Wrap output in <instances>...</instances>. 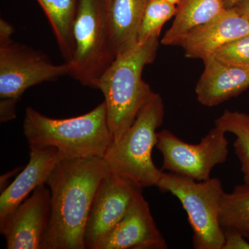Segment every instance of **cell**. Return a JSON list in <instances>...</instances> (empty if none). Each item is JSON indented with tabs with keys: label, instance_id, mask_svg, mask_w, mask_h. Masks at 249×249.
Listing matches in <instances>:
<instances>
[{
	"label": "cell",
	"instance_id": "6da1fadb",
	"mask_svg": "<svg viewBox=\"0 0 249 249\" xmlns=\"http://www.w3.org/2000/svg\"><path fill=\"white\" fill-rule=\"evenodd\" d=\"M109 172L103 157L59 162L46 182L51 214L41 249H85V229L93 196Z\"/></svg>",
	"mask_w": 249,
	"mask_h": 249
},
{
	"label": "cell",
	"instance_id": "7a4b0ae2",
	"mask_svg": "<svg viewBox=\"0 0 249 249\" xmlns=\"http://www.w3.org/2000/svg\"><path fill=\"white\" fill-rule=\"evenodd\" d=\"M23 131L29 146L55 147L62 160L104 157L114 142L105 101L83 115L64 119L27 107Z\"/></svg>",
	"mask_w": 249,
	"mask_h": 249
},
{
	"label": "cell",
	"instance_id": "3957f363",
	"mask_svg": "<svg viewBox=\"0 0 249 249\" xmlns=\"http://www.w3.org/2000/svg\"><path fill=\"white\" fill-rule=\"evenodd\" d=\"M158 46L159 39L137 42L116 56L98 81L114 142L132 126L154 93L142 73L144 67L153 62Z\"/></svg>",
	"mask_w": 249,
	"mask_h": 249
},
{
	"label": "cell",
	"instance_id": "277c9868",
	"mask_svg": "<svg viewBox=\"0 0 249 249\" xmlns=\"http://www.w3.org/2000/svg\"><path fill=\"white\" fill-rule=\"evenodd\" d=\"M164 114L163 99L154 92L134 124L111 143L103 157L111 173L130 180L142 189L157 186L163 170L156 166L152 153Z\"/></svg>",
	"mask_w": 249,
	"mask_h": 249
},
{
	"label": "cell",
	"instance_id": "5b68a950",
	"mask_svg": "<svg viewBox=\"0 0 249 249\" xmlns=\"http://www.w3.org/2000/svg\"><path fill=\"white\" fill-rule=\"evenodd\" d=\"M74 53L70 76L80 84L97 89L100 78L116 55L111 41L104 0H79L73 27Z\"/></svg>",
	"mask_w": 249,
	"mask_h": 249
},
{
	"label": "cell",
	"instance_id": "8992f818",
	"mask_svg": "<svg viewBox=\"0 0 249 249\" xmlns=\"http://www.w3.org/2000/svg\"><path fill=\"white\" fill-rule=\"evenodd\" d=\"M157 188L178 198L188 215L196 249H222L224 230L219 222L226 192L215 178L197 181L169 172H163Z\"/></svg>",
	"mask_w": 249,
	"mask_h": 249
},
{
	"label": "cell",
	"instance_id": "52a82bcc",
	"mask_svg": "<svg viewBox=\"0 0 249 249\" xmlns=\"http://www.w3.org/2000/svg\"><path fill=\"white\" fill-rule=\"evenodd\" d=\"M226 134L214 125L199 143L191 144L168 129L157 132L156 147L163 157L161 170L197 181L209 179L214 167L227 160Z\"/></svg>",
	"mask_w": 249,
	"mask_h": 249
},
{
	"label": "cell",
	"instance_id": "ba28073f",
	"mask_svg": "<svg viewBox=\"0 0 249 249\" xmlns=\"http://www.w3.org/2000/svg\"><path fill=\"white\" fill-rule=\"evenodd\" d=\"M65 62L55 65L45 53L11 41L0 45V98L19 101L24 91L44 82L70 75Z\"/></svg>",
	"mask_w": 249,
	"mask_h": 249
},
{
	"label": "cell",
	"instance_id": "9c48e42d",
	"mask_svg": "<svg viewBox=\"0 0 249 249\" xmlns=\"http://www.w3.org/2000/svg\"><path fill=\"white\" fill-rule=\"evenodd\" d=\"M142 190L130 180L111 172L102 178L93 196L85 226V249H97L100 242L142 196Z\"/></svg>",
	"mask_w": 249,
	"mask_h": 249
},
{
	"label": "cell",
	"instance_id": "30bf717a",
	"mask_svg": "<svg viewBox=\"0 0 249 249\" xmlns=\"http://www.w3.org/2000/svg\"><path fill=\"white\" fill-rule=\"evenodd\" d=\"M51 214V191L40 185L4 219L0 232L7 249H41Z\"/></svg>",
	"mask_w": 249,
	"mask_h": 249
},
{
	"label": "cell",
	"instance_id": "8fae6325",
	"mask_svg": "<svg viewBox=\"0 0 249 249\" xmlns=\"http://www.w3.org/2000/svg\"><path fill=\"white\" fill-rule=\"evenodd\" d=\"M164 237L154 220L148 203L139 196L97 249H165Z\"/></svg>",
	"mask_w": 249,
	"mask_h": 249
},
{
	"label": "cell",
	"instance_id": "7c38bea8",
	"mask_svg": "<svg viewBox=\"0 0 249 249\" xmlns=\"http://www.w3.org/2000/svg\"><path fill=\"white\" fill-rule=\"evenodd\" d=\"M249 34V19L235 8L225 9L210 22L196 27L178 42L186 58L204 59L229 42Z\"/></svg>",
	"mask_w": 249,
	"mask_h": 249
},
{
	"label": "cell",
	"instance_id": "4fadbf2b",
	"mask_svg": "<svg viewBox=\"0 0 249 249\" xmlns=\"http://www.w3.org/2000/svg\"><path fill=\"white\" fill-rule=\"evenodd\" d=\"M202 60L204 70L196 88V100L202 106L214 107L249 88V66L226 63L213 55Z\"/></svg>",
	"mask_w": 249,
	"mask_h": 249
},
{
	"label": "cell",
	"instance_id": "5bb4252c",
	"mask_svg": "<svg viewBox=\"0 0 249 249\" xmlns=\"http://www.w3.org/2000/svg\"><path fill=\"white\" fill-rule=\"evenodd\" d=\"M30 160L0 196V219H4L40 185L46 184L51 174L62 160L54 147L29 146Z\"/></svg>",
	"mask_w": 249,
	"mask_h": 249
},
{
	"label": "cell",
	"instance_id": "9a60e30c",
	"mask_svg": "<svg viewBox=\"0 0 249 249\" xmlns=\"http://www.w3.org/2000/svg\"><path fill=\"white\" fill-rule=\"evenodd\" d=\"M148 1L112 0L108 6V22L116 55L137 43L139 27Z\"/></svg>",
	"mask_w": 249,
	"mask_h": 249
},
{
	"label": "cell",
	"instance_id": "2e32d148",
	"mask_svg": "<svg viewBox=\"0 0 249 249\" xmlns=\"http://www.w3.org/2000/svg\"><path fill=\"white\" fill-rule=\"evenodd\" d=\"M226 9L224 0H181L175 19L161 39L163 45H178L190 31L210 22Z\"/></svg>",
	"mask_w": 249,
	"mask_h": 249
},
{
	"label": "cell",
	"instance_id": "e0dca14e",
	"mask_svg": "<svg viewBox=\"0 0 249 249\" xmlns=\"http://www.w3.org/2000/svg\"><path fill=\"white\" fill-rule=\"evenodd\" d=\"M45 11L65 62L74 53L73 27L79 0H37Z\"/></svg>",
	"mask_w": 249,
	"mask_h": 249
},
{
	"label": "cell",
	"instance_id": "ac0fdd59",
	"mask_svg": "<svg viewBox=\"0 0 249 249\" xmlns=\"http://www.w3.org/2000/svg\"><path fill=\"white\" fill-rule=\"evenodd\" d=\"M219 222L223 229L237 231L249 240V185H237L231 193H225Z\"/></svg>",
	"mask_w": 249,
	"mask_h": 249
},
{
	"label": "cell",
	"instance_id": "d6986e66",
	"mask_svg": "<svg viewBox=\"0 0 249 249\" xmlns=\"http://www.w3.org/2000/svg\"><path fill=\"white\" fill-rule=\"evenodd\" d=\"M214 125L235 137L234 151L241 165L244 181L249 185V114L225 110L214 121Z\"/></svg>",
	"mask_w": 249,
	"mask_h": 249
},
{
	"label": "cell",
	"instance_id": "ffe728a7",
	"mask_svg": "<svg viewBox=\"0 0 249 249\" xmlns=\"http://www.w3.org/2000/svg\"><path fill=\"white\" fill-rule=\"evenodd\" d=\"M177 6L164 0H149L139 27L137 42L159 39L165 23L175 17Z\"/></svg>",
	"mask_w": 249,
	"mask_h": 249
},
{
	"label": "cell",
	"instance_id": "44dd1931",
	"mask_svg": "<svg viewBox=\"0 0 249 249\" xmlns=\"http://www.w3.org/2000/svg\"><path fill=\"white\" fill-rule=\"evenodd\" d=\"M212 55L226 63L249 66V34L223 46Z\"/></svg>",
	"mask_w": 249,
	"mask_h": 249
},
{
	"label": "cell",
	"instance_id": "7402d4cb",
	"mask_svg": "<svg viewBox=\"0 0 249 249\" xmlns=\"http://www.w3.org/2000/svg\"><path fill=\"white\" fill-rule=\"evenodd\" d=\"M223 230L224 242L222 249H249V240L240 232L232 229Z\"/></svg>",
	"mask_w": 249,
	"mask_h": 249
},
{
	"label": "cell",
	"instance_id": "603a6c76",
	"mask_svg": "<svg viewBox=\"0 0 249 249\" xmlns=\"http://www.w3.org/2000/svg\"><path fill=\"white\" fill-rule=\"evenodd\" d=\"M17 101L11 99L0 101V121L1 123L12 120L16 117V106Z\"/></svg>",
	"mask_w": 249,
	"mask_h": 249
},
{
	"label": "cell",
	"instance_id": "cb8c5ba5",
	"mask_svg": "<svg viewBox=\"0 0 249 249\" xmlns=\"http://www.w3.org/2000/svg\"><path fill=\"white\" fill-rule=\"evenodd\" d=\"M14 33V28L4 19H0V45L9 43L12 41L11 36Z\"/></svg>",
	"mask_w": 249,
	"mask_h": 249
},
{
	"label": "cell",
	"instance_id": "d4e9b609",
	"mask_svg": "<svg viewBox=\"0 0 249 249\" xmlns=\"http://www.w3.org/2000/svg\"><path fill=\"white\" fill-rule=\"evenodd\" d=\"M233 7L249 19V0H242L236 4Z\"/></svg>",
	"mask_w": 249,
	"mask_h": 249
},
{
	"label": "cell",
	"instance_id": "484cf974",
	"mask_svg": "<svg viewBox=\"0 0 249 249\" xmlns=\"http://www.w3.org/2000/svg\"><path fill=\"white\" fill-rule=\"evenodd\" d=\"M224 1L226 9H229V8L233 7L236 4H237L239 1H242V0H224Z\"/></svg>",
	"mask_w": 249,
	"mask_h": 249
},
{
	"label": "cell",
	"instance_id": "4316f807",
	"mask_svg": "<svg viewBox=\"0 0 249 249\" xmlns=\"http://www.w3.org/2000/svg\"><path fill=\"white\" fill-rule=\"evenodd\" d=\"M164 1L170 3V4L176 5V6H178V4L180 2V1H181V0H164Z\"/></svg>",
	"mask_w": 249,
	"mask_h": 249
},
{
	"label": "cell",
	"instance_id": "83f0119b",
	"mask_svg": "<svg viewBox=\"0 0 249 249\" xmlns=\"http://www.w3.org/2000/svg\"><path fill=\"white\" fill-rule=\"evenodd\" d=\"M104 1L105 2H106V5H107V7L108 8V6H109V4H110V3L112 0H104Z\"/></svg>",
	"mask_w": 249,
	"mask_h": 249
}]
</instances>
